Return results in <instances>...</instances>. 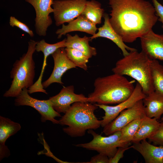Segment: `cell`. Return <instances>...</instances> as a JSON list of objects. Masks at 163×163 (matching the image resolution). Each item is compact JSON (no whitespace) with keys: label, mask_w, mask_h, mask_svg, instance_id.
<instances>
[{"label":"cell","mask_w":163,"mask_h":163,"mask_svg":"<svg viewBox=\"0 0 163 163\" xmlns=\"http://www.w3.org/2000/svg\"><path fill=\"white\" fill-rule=\"evenodd\" d=\"M110 23L124 43L146 34L158 21L153 5L145 0H109Z\"/></svg>","instance_id":"obj_1"},{"label":"cell","mask_w":163,"mask_h":163,"mask_svg":"<svg viewBox=\"0 0 163 163\" xmlns=\"http://www.w3.org/2000/svg\"><path fill=\"white\" fill-rule=\"evenodd\" d=\"M134 81L124 76L113 73L99 77L94 82V90L88 96V102L108 105L118 104L127 99L133 93Z\"/></svg>","instance_id":"obj_2"},{"label":"cell","mask_w":163,"mask_h":163,"mask_svg":"<svg viewBox=\"0 0 163 163\" xmlns=\"http://www.w3.org/2000/svg\"><path fill=\"white\" fill-rule=\"evenodd\" d=\"M98 107L95 104L88 102H75L59 120V124L67 126L63 130L71 137L83 136L87 130H95L101 126V121L94 113Z\"/></svg>","instance_id":"obj_3"},{"label":"cell","mask_w":163,"mask_h":163,"mask_svg":"<svg viewBox=\"0 0 163 163\" xmlns=\"http://www.w3.org/2000/svg\"><path fill=\"white\" fill-rule=\"evenodd\" d=\"M151 59L142 51H130L119 60L112 70L113 73L127 75L135 80L147 95L154 91L150 72Z\"/></svg>","instance_id":"obj_4"},{"label":"cell","mask_w":163,"mask_h":163,"mask_svg":"<svg viewBox=\"0 0 163 163\" xmlns=\"http://www.w3.org/2000/svg\"><path fill=\"white\" fill-rule=\"evenodd\" d=\"M37 42L30 40L27 52L13 64L10 72L12 79L9 89L3 94L5 97H16L24 88L28 89L34 84L35 63L33 55L36 51Z\"/></svg>","instance_id":"obj_5"},{"label":"cell","mask_w":163,"mask_h":163,"mask_svg":"<svg viewBox=\"0 0 163 163\" xmlns=\"http://www.w3.org/2000/svg\"><path fill=\"white\" fill-rule=\"evenodd\" d=\"M88 132L92 136V140L88 142L75 145V146L96 151L110 158L114 155L119 147L126 145H124L120 141V131H117L107 136H102L96 133L93 129H89Z\"/></svg>","instance_id":"obj_6"},{"label":"cell","mask_w":163,"mask_h":163,"mask_svg":"<svg viewBox=\"0 0 163 163\" xmlns=\"http://www.w3.org/2000/svg\"><path fill=\"white\" fill-rule=\"evenodd\" d=\"M29 94L28 89L24 88L16 97L15 105L31 107L40 114L42 122H45L49 120L54 124H59V120L55 119V118L61 117V116L60 113L53 109L49 99L39 100L32 97Z\"/></svg>","instance_id":"obj_7"},{"label":"cell","mask_w":163,"mask_h":163,"mask_svg":"<svg viewBox=\"0 0 163 163\" xmlns=\"http://www.w3.org/2000/svg\"><path fill=\"white\" fill-rule=\"evenodd\" d=\"M87 0H55L52 5L56 26L69 23L81 14Z\"/></svg>","instance_id":"obj_8"},{"label":"cell","mask_w":163,"mask_h":163,"mask_svg":"<svg viewBox=\"0 0 163 163\" xmlns=\"http://www.w3.org/2000/svg\"><path fill=\"white\" fill-rule=\"evenodd\" d=\"M146 96L140 85L137 82L131 95L126 99L114 106L95 104L105 112L101 120V126L104 127L113 120L123 110L131 107L138 101Z\"/></svg>","instance_id":"obj_9"},{"label":"cell","mask_w":163,"mask_h":163,"mask_svg":"<svg viewBox=\"0 0 163 163\" xmlns=\"http://www.w3.org/2000/svg\"><path fill=\"white\" fill-rule=\"evenodd\" d=\"M142 100L138 101L131 107L121 112L113 120L103 127V132L106 135H110L120 131L134 120L145 115Z\"/></svg>","instance_id":"obj_10"},{"label":"cell","mask_w":163,"mask_h":163,"mask_svg":"<svg viewBox=\"0 0 163 163\" xmlns=\"http://www.w3.org/2000/svg\"><path fill=\"white\" fill-rule=\"evenodd\" d=\"M34 8L36 12L35 27L36 33L40 36H45L48 27L52 24L50 14L53 13L51 6L53 0H25Z\"/></svg>","instance_id":"obj_11"},{"label":"cell","mask_w":163,"mask_h":163,"mask_svg":"<svg viewBox=\"0 0 163 163\" xmlns=\"http://www.w3.org/2000/svg\"><path fill=\"white\" fill-rule=\"evenodd\" d=\"M65 48H60L51 54L54 61L53 69L49 77L42 83L43 88L54 83L63 84L61 78L64 74L68 70L77 67L67 57Z\"/></svg>","instance_id":"obj_12"},{"label":"cell","mask_w":163,"mask_h":163,"mask_svg":"<svg viewBox=\"0 0 163 163\" xmlns=\"http://www.w3.org/2000/svg\"><path fill=\"white\" fill-rule=\"evenodd\" d=\"M53 109L58 113H65L69 109L71 104L78 102L88 101V97L83 94H76L74 92L73 85L63 87L56 95L48 99Z\"/></svg>","instance_id":"obj_13"},{"label":"cell","mask_w":163,"mask_h":163,"mask_svg":"<svg viewBox=\"0 0 163 163\" xmlns=\"http://www.w3.org/2000/svg\"><path fill=\"white\" fill-rule=\"evenodd\" d=\"M142 50L151 59L163 61V34L152 30L140 38Z\"/></svg>","instance_id":"obj_14"},{"label":"cell","mask_w":163,"mask_h":163,"mask_svg":"<svg viewBox=\"0 0 163 163\" xmlns=\"http://www.w3.org/2000/svg\"><path fill=\"white\" fill-rule=\"evenodd\" d=\"M104 18V24L98 28V31L90 37L91 40L99 37L107 38L114 42L121 50L123 56L129 53L128 51H133L137 50L127 46L123 41L122 37L115 31L109 21V16L107 13L103 16Z\"/></svg>","instance_id":"obj_15"},{"label":"cell","mask_w":163,"mask_h":163,"mask_svg":"<svg viewBox=\"0 0 163 163\" xmlns=\"http://www.w3.org/2000/svg\"><path fill=\"white\" fill-rule=\"evenodd\" d=\"M98 29L96 24L92 22L85 16L81 14L77 18L65 25L62 24L61 28L57 30L56 32L58 35L57 38H60L63 35L74 31H79L94 35Z\"/></svg>","instance_id":"obj_16"},{"label":"cell","mask_w":163,"mask_h":163,"mask_svg":"<svg viewBox=\"0 0 163 163\" xmlns=\"http://www.w3.org/2000/svg\"><path fill=\"white\" fill-rule=\"evenodd\" d=\"M20 124L10 119L0 116V161L10 155V151L5 145L6 140L16 134L21 129Z\"/></svg>","instance_id":"obj_17"},{"label":"cell","mask_w":163,"mask_h":163,"mask_svg":"<svg viewBox=\"0 0 163 163\" xmlns=\"http://www.w3.org/2000/svg\"><path fill=\"white\" fill-rule=\"evenodd\" d=\"M131 146L142 155L146 163H163V146H157L143 140Z\"/></svg>","instance_id":"obj_18"},{"label":"cell","mask_w":163,"mask_h":163,"mask_svg":"<svg viewBox=\"0 0 163 163\" xmlns=\"http://www.w3.org/2000/svg\"><path fill=\"white\" fill-rule=\"evenodd\" d=\"M145 115L159 119L163 114V95L155 91L143 99Z\"/></svg>","instance_id":"obj_19"},{"label":"cell","mask_w":163,"mask_h":163,"mask_svg":"<svg viewBox=\"0 0 163 163\" xmlns=\"http://www.w3.org/2000/svg\"><path fill=\"white\" fill-rule=\"evenodd\" d=\"M66 47L78 50L84 53L89 59L96 55V49L89 45V42L91 41L90 37L85 36L81 37L77 34L72 36L68 34H66Z\"/></svg>","instance_id":"obj_20"},{"label":"cell","mask_w":163,"mask_h":163,"mask_svg":"<svg viewBox=\"0 0 163 163\" xmlns=\"http://www.w3.org/2000/svg\"><path fill=\"white\" fill-rule=\"evenodd\" d=\"M160 124L156 119L145 115L142 118L139 128L131 142L137 143L148 139L158 130Z\"/></svg>","instance_id":"obj_21"},{"label":"cell","mask_w":163,"mask_h":163,"mask_svg":"<svg viewBox=\"0 0 163 163\" xmlns=\"http://www.w3.org/2000/svg\"><path fill=\"white\" fill-rule=\"evenodd\" d=\"M104 10L101 7V4L94 0L87 1L85 7L81 14L86 17L94 24H100Z\"/></svg>","instance_id":"obj_22"},{"label":"cell","mask_w":163,"mask_h":163,"mask_svg":"<svg viewBox=\"0 0 163 163\" xmlns=\"http://www.w3.org/2000/svg\"><path fill=\"white\" fill-rule=\"evenodd\" d=\"M150 68L154 91L163 95V66L158 60L151 59Z\"/></svg>","instance_id":"obj_23"},{"label":"cell","mask_w":163,"mask_h":163,"mask_svg":"<svg viewBox=\"0 0 163 163\" xmlns=\"http://www.w3.org/2000/svg\"><path fill=\"white\" fill-rule=\"evenodd\" d=\"M142 118H139L134 120L120 130V141L124 145L131 144L139 128Z\"/></svg>","instance_id":"obj_24"},{"label":"cell","mask_w":163,"mask_h":163,"mask_svg":"<svg viewBox=\"0 0 163 163\" xmlns=\"http://www.w3.org/2000/svg\"><path fill=\"white\" fill-rule=\"evenodd\" d=\"M66 55L69 59L77 67L85 70L88 69L87 63L89 58L81 51L72 48L65 47Z\"/></svg>","instance_id":"obj_25"},{"label":"cell","mask_w":163,"mask_h":163,"mask_svg":"<svg viewBox=\"0 0 163 163\" xmlns=\"http://www.w3.org/2000/svg\"><path fill=\"white\" fill-rule=\"evenodd\" d=\"M66 41V38L61 41L51 44L47 43L44 39H42L37 42L36 51L37 52H42L43 54H46L49 56L60 48H65Z\"/></svg>","instance_id":"obj_26"},{"label":"cell","mask_w":163,"mask_h":163,"mask_svg":"<svg viewBox=\"0 0 163 163\" xmlns=\"http://www.w3.org/2000/svg\"><path fill=\"white\" fill-rule=\"evenodd\" d=\"M9 24L12 27H16L22 31L28 34L31 37H33L34 34L29 27L25 24L23 23L16 18L11 16L10 18Z\"/></svg>","instance_id":"obj_27"},{"label":"cell","mask_w":163,"mask_h":163,"mask_svg":"<svg viewBox=\"0 0 163 163\" xmlns=\"http://www.w3.org/2000/svg\"><path fill=\"white\" fill-rule=\"evenodd\" d=\"M148 139L155 145L163 146V121L160 123L158 130Z\"/></svg>","instance_id":"obj_28"},{"label":"cell","mask_w":163,"mask_h":163,"mask_svg":"<svg viewBox=\"0 0 163 163\" xmlns=\"http://www.w3.org/2000/svg\"><path fill=\"white\" fill-rule=\"evenodd\" d=\"M130 144H128L123 146L119 147L113 156L109 158V163H117L123 157L125 152L131 148V146H129Z\"/></svg>","instance_id":"obj_29"},{"label":"cell","mask_w":163,"mask_h":163,"mask_svg":"<svg viewBox=\"0 0 163 163\" xmlns=\"http://www.w3.org/2000/svg\"><path fill=\"white\" fill-rule=\"evenodd\" d=\"M152 0L156 14L158 17V20L162 23V28L163 29V5L157 0Z\"/></svg>","instance_id":"obj_30"},{"label":"cell","mask_w":163,"mask_h":163,"mask_svg":"<svg viewBox=\"0 0 163 163\" xmlns=\"http://www.w3.org/2000/svg\"><path fill=\"white\" fill-rule=\"evenodd\" d=\"M110 159L108 157L99 153L91 157L89 163H109Z\"/></svg>","instance_id":"obj_31"},{"label":"cell","mask_w":163,"mask_h":163,"mask_svg":"<svg viewBox=\"0 0 163 163\" xmlns=\"http://www.w3.org/2000/svg\"><path fill=\"white\" fill-rule=\"evenodd\" d=\"M161 120L163 121V117H162L161 118Z\"/></svg>","instance_id":"obj_32"}]
</instances>
